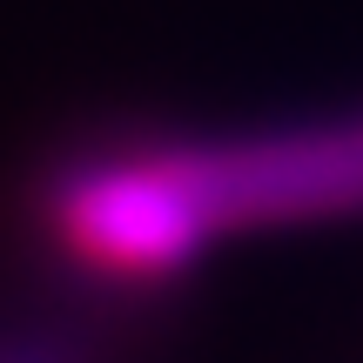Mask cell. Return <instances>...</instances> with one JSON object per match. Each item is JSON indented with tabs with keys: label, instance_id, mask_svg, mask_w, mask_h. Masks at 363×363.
<instances>
[{
	"label": "cell",
	"instance_id": "1",
	"mask_svg": "<svg viewBox=\"0 0 363 363\" xmlns=\"http://www.w3.org/2000/svg\"><path fill=\"white\" fill-rule=\"evenodd\" d=\"M363 208V115L276 128L262 142L148 148L74 175L54 202L74 256L101 269H175L235 222Z\"/></svg>",
	"mask_w": 363,
	"mask_h": 363
}]
</instances>
